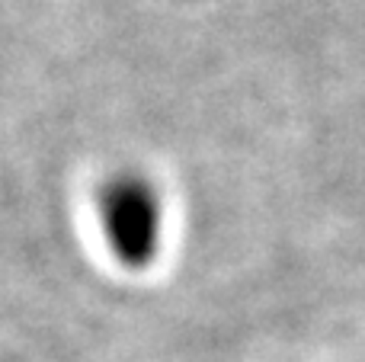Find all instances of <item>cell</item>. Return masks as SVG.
<instances>
[{"label":"cell","instance_id":"cell-1","mask_svg":"<svg viewBox=\"0 0 365 362\" xmlns=\"http://www.w3.org/2000/svg\"><path fill=\"white\" fill-rule=\"evenodd\" d=\"M93 209L119 267L145 273L158 263L164 247V199L145 173L119 170L106 177L93 192Z\"/></svg>","mask_w":365,"mask_h":362}]
</instances>
